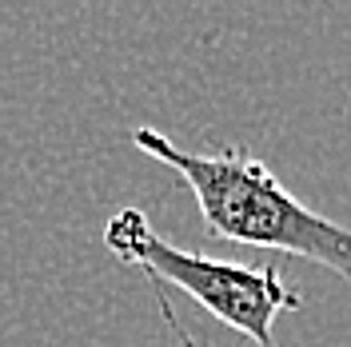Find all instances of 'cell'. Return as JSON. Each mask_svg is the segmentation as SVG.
<instances>
[{
	"mask_svg": "<svg viewBox=\"0 0 351 347\" xmlns=\"http://www.w3.org/2000/svg\"><path fill=\"white\" fill-rule=\"evenodd\" d=\"M132 144L144 156L168 164L192 188L208 239L304 256L351 283V228L300 204L280 184V176L252 152H184L156 128H132Z\"/></svg>",
	"mask_w": 351,
	"mask_h": 347,
	"instance_id": "1",
	"label": "cell"
},
{
	"mask_svg": "<svg viewBox=\"0 0 351 347\" xmlns=\"http://www.w3.org/2000/svg\"><path fill=\"white\" fill-rule=\"evenodd\" d=\"M104 243L116 260L136 263L152 283H176L180 291H188L212 320L240 331L256 347H276L271 344L276 315L304 307V296L280 276V267L271 263L247 267L199 252H180L156 236L140 208H120L104 228Z\"/></svg>",
	"mask_w": 351,
	"mask_h": 347,
	"instance_id": "2",
	"label": "cell"
},
{
	"mask_svg": "<svg viewBox=\"0 0 351 347\" xmlns=\"http://www.w3.org/2000/svg\"><path fill=\"white\" fill-rule=\"evenodd\" d=\"M156 304H160V315H164V324H168V331L176 335V344H180V347H199L196 339H192V335L184 331V324L176 320V311H172V304H168V296H164V287H160V283H156Z\"/></svg>",
	"mask_w": 351,
	"mask_h": 347,
	"instance_id": "3",
	"label": "cell"
}]
</instances>
